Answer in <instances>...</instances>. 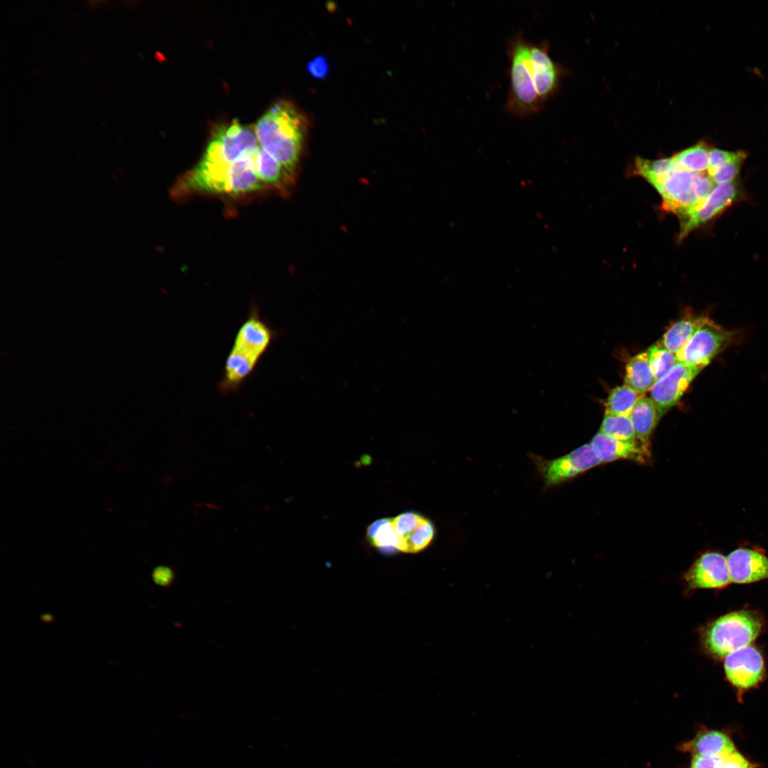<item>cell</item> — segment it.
<instances>
[{
  "mask_svg": "<svg viewBox=\"0 0 768 768\" xmlns=\"http://www.w3.org/2000/svg\"><path fill=\"white\" fill-rule=\"evenodd\" d=\"M367 536L372 545L386 553L398 550L397 538L392 518H382L369 526Z\"/></svg>",
  "mask_w": 768,
  "mask_h": 768,
  "instance_id": "25",
  "label": "cell"
},
{
  "mask_svg": "<svg viewBox=\"0 0 768 768\" xmlns=\"http://www.w3.org/2000/svg\"><path fill=\"white\" fill-rule=\"evenodd\" d=\"M701 370L679 361L666 375L656 380L650 390L658 419L680 400Z\"/></svg>",
  "mask_w": 768,
  "mask_h": 768,
  "instance_id": "9",
  "label": "cell"
},
{
  "mask_svg": "<svg viewBox=\"0 0 768 768\" xmlns=\"http://www.w3.org/2000/svg\"><path fill=\"white\" fill-rule=\"evenodd\" d=\"M683 581L689 590L727 586L731 582L727 558L717 552L703 554L685 573Z\"/></svg>",
  "mask_w": 768,
  "mask_h": 768,
  "instance_id": "12",
  "label": "cell"
},
{
  "mask_svg": "<svg viewBox=\"0 0 768 768\" xmlns=\"http://www.w3.org/2000/svg\"><path fill=\"white\" fill-rule=\"evenodd\" d=\"M735 151H726L718 148H711L708 156V168L707 172L715 170L722 164L730 159L735 155Z\"/></svg>",
  "mask_w": 768,
  "mask_h": 768,
  "instance_id": "30",
  "label": "cell"
},
{
  "mask_svg": "<svg viewBox=\"0 0 768 768\" xmlns=\"http://www.w3.org/2000/svg\"><path fill=\"white\" fill-rule=\"evenodd\" d=\"M724 668L730 683L735 688L745 690L755 686L762 681L764 663L759 650L750 645L726 656Z\"/></svg>",
  "mask_w": 768,
  "mask_h": 768,
  "instance_id": "10",
  "label": "cell"
},
{
  "mask_svg": "<svg viewBox=\"0 0 768 768\" xmlns=\"http://www.w3.org/2000/svg\"><path fill=\"white\" fill-rule=\"evenodd\" d=\"M154 581L160 586L170 585L174 579L173 570L166 566H159L153 570Z\"/></svg>",
  "mask_w": 768,
  "mask_h": 768,
  "instance_id": "32",
  "label": "cell"
},
{
  "mask_svg": "<svg viewBox=\"0 0 768 768\" xmlns=\"http://www.w3.org/2000/svg\"><path fill=\"white\" fill-rule=\"evenodd\" d=\"M545 488L565 482L602 463L590 444H585L570 453L553 459L533 455Z\"/></svg>",
  "mask_w": 768,
  "mask_h": 768,
  "instance_id": "7",
  "label": "cell"
},
{
  "mask_svg": "<svg viewBox=\"0 0 768 768\" xmlns=\"http://www.w3.org/2000/svg\"><path fill=\"white\" fill-rule=\"evenodd\" d=\"M398 550L415 553L425 549L432 541L435 529L426 517L415 512H405L392 518Z\"/></svg>",
  "mask_w": 768,
  "mask_h": 768,
  "instance_id": "11",
  "label": "cell"
},
{
  "mask_svg": "<svg viewBox=\"0 0 768 768\" xmlns=\"http://www.w3.org/2000/svg\"><path fill=\"white\" fill-rule=\"evenodd\" d=\"M731 581L747 584L768 579V558L762 553L740 548L727 558Z\"/></svg>",
  "mask_w": 768,
  "mask_h": 768,
  "instance_id": "14",
  "label": "cell"
},
{
  "mask_svg": "<svg viewBox=\"0 0 768 768\" xmlns=\"http://www.w3.org/2000/svg\"><path fill=\"white\" fill-rule=\"evenodd\" d=\"M746 157L745 151H736L733 157L715 170L708 172V174L716 184L737 180Z\"/></svg>",
  "mask_w": 768,
  "mask_h": 768,
  "instance_id": "29",
  "label": "cell"
},
{
  "mask_svg": "<svg viewBox=\"0 0 768 768\" xmlns=\"http://www.w3.org/2000/svg\"><path fill=\"white\" fill-rule=\"evenodd\" d=\"M309 72L316 78H324L329 72V65L325 58L316 57L307 65Z\"/></svg>",
  "mask_w": 768,
  "mask_h": 768,
  "instance_id": "31",
  "label": "cell"
},
{
  "mask_svg": "<svg viewBox=\"0 0 768 768\" xmlns=\"http://www.w3.org/2000/svg\"><path fill=\"white\" fill-rule=\"evenodd\" d=\"M744 198L745 192L738 180L715 184L704 201L679 217L681 228L678 239L682 240L693 230L714 220Z\"/></svg>",
  "mask_w": 768,
  "mask_h": 768,
  "instance_id": "6",
  "label": "cell"
},
{
  "mask_svg": "<svg viewBox=\"0 0 768 768\" xmlns=\"http://www.w3.org/2000/svg\"><path fill=\"white\" fill-rule=\"evenodd\" d=\"M675 169L673 157L656 160L637 157L634 161L635 174L645 178L656 190L663 185L669 174Z\"/></svg>",
  "mask_w": 768,
  "mask_h": 768,
  "instance_id": "21",
  "label": "cell"
},
{
  "mask_svg": "<svg viewBox=\"0 0 768 768\" xmlns=\"http://www.w3.org/2000/svg\"><path fill=\"white\" fill-rule=\"evenodd\" d=\"M710 146L700 142L673 156L676 168L695 173H705L708 168Z\"/></svg>",
  "mask_w": 768,
  "mask_h": 768,
  "instance_id": "24",
  "label": "cell"
},
{
  "mask_svg": "<svg viewBox=\"0 0 768 768\" xmlns=\"http://www.w3.org/2000/svg\"><path fill=\"white\" fill-rule=\"evenodd\" d=\"M656 379L651 372L647 352L631 358L626 366L624 385L639 395L650 391Z\"/></svg>",
  "mask_w": 768,
  "mask_h": 768,
  "instance_id": "18",
  "label": "cell"
},
{
  "mask_svg": "<svg viewBox=\"0 0 768 768\" xmlns=\"http://www.w3.org/2000/svg\"><path fill=\"white\" fill-rule=\"evenodd\" d=\"M629 417L636 437L648 444L650 435L659 420L656 407L651 398L640 397L632 409Z\"/></svg>",
  "mask_w": 768,
  "mask_h": 768,
  "instance_id": "19",
  "label": "cell"
},
{
  "mask_svg": "<svg viewBox=\"0 0 768 768\" xmlns=\"http://www.w3.org/2000/svg\"><path fill=\"white\" fill-rule=\"evenodd\" d=\"M762 627L755 613L742 610L723 615L708 624L701 632L705 651L722 658L730 653L750 646L759 635Z\"/></svg>",
  "mask_w": 768,
  "mask_h": 768,
  "instance_id": "3",
  "label": "cell"
},
{
  "mask_svg": "<svg viewBox=\"0 0 768 768\" xmlns=\"http://www.w3.org/2000/svg\"><path fill=\"white\" fill-rule=\"evenodd\" d=\"M736 336V332L727 330L710 318L703 320L683 349L677 354L679 361L703 370Z\"/></svg>",
  "mask_w": 768,
  "mask_h": 768,
  "instance_id": "5",
  "label": "cell"
},
{
  "mask_svg": "<svg viewBox=\"0 0 768 768\" xmlns=\"http://www.w3.org/2000/svg\"><path fill=\"white\" fill-rule=\"evenodd\" d=\"M599 432L621 440L637 439L629 415L605 413Z\"/></svg>",
  "mask_w": 768,
  "mask_h": 768,
  "instance_id": "27",
  "label": "cell"
},
{
  "mask_svg": "<svg viewBox=\"0 0 768 768\" xmlns=\"http://www.w3.org/2000/svg\"><path fill=\"white\" fill-rule=\"evenodd\" d=\"M704 316H687L673 324L659 341L673 353L678 354L701 324Z\"/></svg>",
  "mask_w": 768,
  "mask_h": 768,
  "instance_id": "20",
  "label": "cell"
},
{
  "mask_svg": "<svg viewBox=\"0 0 768 768\" xmlns=\"http://www.w3.org/2000/svg\"><path fill=\"white\" fill-rule=\"evenodd\" d=\"M683 751L689 752L692 755H715L735 748L730 737L725 733L714 730H704L698 733L694 738L681 745Z\"/></svg>",
  "mask_w": 768,
  "mask_h": 768,
  "instance_id": "17",
  "label": "cell"
},
{
  "mask_svg": "<svg viewBox=\"0 0 768 768\" xmlns=\"http://www.w3.org/2000/svg\"><path fill=\"white\" fill-rule=\"evenodd\" d=\"M736 747L709 756L692 755L690 768H755Z\"/></svg>",
  "mask_w": 768,
  "mask_h": 768,
  "instance_id": "22",
  "label": "cell"
},
{
  "mask_svg": "<svg viewBox=\"0 0 768 768\" xmlns=\"http://www.w3.org/2000/svg\"><path fill=\"white\" fill-rule=\"evenodd\" d=\"M259 146L255 129L234 119L215 131L201 159L231 164Z\"/></svg>",
  "mask_w": 768,
  "mask_h": 768,
  "instance_id": "4",
  "label": "cell"
},
{
  "mask_svg": "<svg viewBox=\"0 0 768 768\" xmlns=\"http://www.w3.org/2000/svg\"><path fill=\"white\" fill-rule=\"evenodd\" d=\"M506 51L509 88L506 112L518 118L538 114L558 90L562 68L550 55L548 42L530 41L520 32L508 41Z\"/></svg>",
  "mask_w": 768,
  "mask_h": 768,
  "instance_id": "1",
  "label": "cell"
},
{
  "mask_svg": "<svg viewBox=\"0 0 768 768\" xmlns=\"http://www.w3.org/2000/svg\"><path fill=\"white\" fill-rule=\"evenodd\" d=\"M272 335L268 326L255 314L239 329L233 348L259 360L268 348Z\"/></svg>",
  "mask_w": 768,
  "mask_h": 768,
  "instance_id": "15",
  "label": "cell"
},
{
  "mask_svg": "<svg viewBox=\"0 0 768 768\" xmlns=\"http://www.w3.org/2000/svg\"><path fill=\"white\" fill-rule=\"evenodd\" d=\"M641 396L624 384L612 390L607 398L605 413L629 415Z\"/></svg>",
  "mask_w": 768,
  "mask_h": 768,
  "instance_id": "26",
  "label": "cell"
},
{
  "mask_svg": "<svg viewBox=\"0 0 768 768\" xmlns=\"http://www.w3.org/2000/svg\"><path fill=\"white\" fill-rule=\"evenodd\" d=\"M306 120L289 102L279 100L257 122L260 146L296 178L306 130Z\"/></svg>",
  "mask_w": 768,
  "mask_h": 768,
  "instance_id": "2",
  "label": "cell"
},
{
  "mask_svg": "<svg viewBox=\"0 0 768 768\" xmlns=\"http://www.w3.org/2000/svg\"><path fill=\"white\" fill-rule=\"evenodd\" d=\"M590 444L602 463L622 459L643 463L650 457L648 444L638 439L621 440L598 432Z\"/></svg>",
  "mask_w": 768,
  "mask_h": 768,
  "instance_id": "13",
  "label": "cell"
},
{
  "mask_svg": "<svg viewBox=\"0 0 768 768\" xmlns=\"http://www.w3.org/2000/svg\"><path fill=\"white\" fill-rule=\"evenodd\" d=\"M257 359L232 348L225 367L223 383L226 388L238 387L255 368Z\"/></svg>",
  "mask_w": 768,
  "mask_h": 768,
  "instance_id": "23",
  "label": "cell"
},
{
  "mask_svg": "<svg viewBox=\"0 0 768 768\" xmlns=\"http://www.w3.org/2000/svg\"><path fill=\"white\" fill-rule=\"evenodd\" d=\"M646 352L656 380L666 375L679 362L677 356L663 347L659 341L652 345Z\"/></svg>",
  "mask_w": 768,
  "mask_h": 768,
  "instance_id": "28",
  "label": "cell"
},
{
  "mask_svg": "<svg viewBox=\"0 0 768 768\" xmlns=\"http://www.w3.org/2000/svg\"><path fill=\"white\" fill-rule=\"evenodd\" d=\"M698 173L676 169L657 191L663 198V208L681 216L695 208L702 201L696 191Z\"/></svg>",
  "mask_w": 768,
  "mask_h": 768,
  "instance_id": "8",
  "label": "cell"
},
{
  "mask_svg": "<svg viewBox=\"0 0 768 768\" xmlns=\"http://www.w3.org/2000/svg\"><path fill=\"white\" fill-rule=\"evenodd\" d=\"M255 165L257 176L265 188L284 196L289 193L296 178L260 146L256 152Z\"/></svg>",
  "mask_w": 768,
  "mask_h": 768,
  "instance_id": "16",
  "label": "cell"
}]
</instances>
